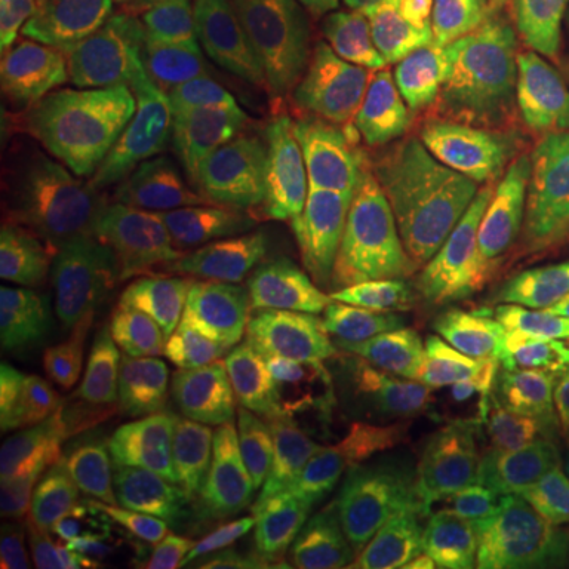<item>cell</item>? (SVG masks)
<instances>
[{
  "label": "cell",
  "instance_id": "12",
  "mask_svg": "<svg viewBox=\"0 0 569 569\" xmlns=\"http://www.w3.org/2000/svg\"><path fill=\"white\" fill-rule=\"evenodd\" d=\"M228 399L250 411L301 425H332L370 411L421 406L367 361L336 313H307L282 326L238 365Z\"/></svg>",
  "mask_w": 569,
  "mask_h": 569
},
{
  "label": "cell",
  "instance_id": "25",
  "mask_svg": "<svg viewBox=\"0 0 569 569\" xmlns=\"http://www.w3.org/2000/svg\"><path fill=\"white\" fill-rule=\"evenodd\" d=\"M387 569H468V567H456V563H437V560H402V563H392L389 560Z\"/></svg>",
  "mask_w": 569,
  "mask_h": 569
},
{
  "label": "cell",
  "instance_id": "1",
  "mask_svg": "<svg viewBox=\"0 0 569 569\" xmlns=\"http://www.w3.org/2000/svg\"><path fill=\"white\" fill-rule=\"evenodd\" d=\"M70 291L36 295L7 342L17 447L73 468L104 500L142 478L190 468L212 406L181 365Z\"/></svg>",
  "mask_w": 569,
  "mask_h": 569
},
{
  "label": "cell",
  "instance_id": "23",
  "mask_svg": "<svg viewBox=\"0 0 569 569\" xmlns=\"http://www.w3.org/2000/svg\"><path fill=\"white\" fill-rule=\"evenodd\" d=\"M387 563L377 553H284L260 569H387Z\"/></svg>",
  "mask_w": 569,
  "mask_h": 569
},
{
  "label": "cell",
  "instance_id": "13",
  "mask_svg": "<svg viewBox=\"0 0 569 569\" xmlns=\"http://www.w3.org/2000/svg\"><path fill=\"white\" fill-rule=\"evenodd\" d=\"M531 152L535 181L569 190V0H462Z\"/></svg>",
  "mask_w": 569,
  "mask_h": 569
},
{
  "label": "cell",
  "instance_id": "19",
  "mask_svg": "<svg viewBox=\"0 0 569 569\" xmlns=\"http://www.w3.org/2000/svg\"><path fill=\"white\" fill-rule=\"evenodd\" d=\"M531 291L535 346L526 415L538 437L569 443V231H557L538 247Z\"/></svg>",
  "mask_w": 569,
  "mask_h": 569
},
{
  "label": "cell",
  "instance_id": "15",
  "mask_svg": "<svg viewBox=\"0 0 569 569\" xmlns=\"http://www.w3.org/2000/svg\"><path fill=\"white\" fill-rule=\"evenodd\" d=\"M238 526L219 490L190 468L127 488L104 522V569H231Z\"/></svg>",
  "mask_w": 569,
  "mask_h": 569
},
{
  "label": "cell",
  "instance_id": "20",
  "mask_svg": "<svg viewBox=\"0 0 569 569\" xmlns=\"http://www.w3.org/2000/svg\"><path fill=\"white\" fill-rule=\"evenodd\" d=\"M346 224L406 212H468V193L415 149L396 152L348 174L336 187Z\"/></svg>",
  "mask_w": 569,
  "mask_h": 569
},
{
  "label": "cell",
  "instance_id": "10",
  "mask_svg": "<svg viewBox=\"0 0 569 569\" xmlns=\"http://www.w3.org/2000/svg\"><path fill=\"white\" fill-rule=\"evenodd\" d=\"M535 471L526 462L433 478L389 503L326 531L348 548L383 550L456 567L485 563L535 507Z\"/></svg>",
  "mask_w": 569,
  "mask_h": 569
},
{
  "label": "cell",
  "instance_id": "5",
  "mask_svg": "<svg viewBox=\"0 0 569 569\" xmlns=\"http://www.w3.org/2000/svg\"><path fill=\"white\" fill-rule=\"evenodd\" d=\"M190 471L228 500L241 563L367 512L361 497L348 490L320 427L234 402L209 411Z\"/></svg>",
  "mask_w": 569,
  "mask_h": 569
},
{
  "label": "cell",
  "instance_id": "22",
  "mask_svg": "<svg viewBox=\"0 0 569 569\" xmlns=\"http://www.w3.org/2000/svg\"><path fill=\"white\" fill-rule=\"evenodd\" d=\"M493 569H569V516L522 529L500 550Z\"/></svg>",
  "mask_w": 569,
  "mask_h": 569
},
{
  "label": "cell",
  "instance_id": "18",
  "mask_svg": "<svg viewBox=\"0 0 569 569\" xmlns=\"http://www.w3.org/2000/svg\"><path fill=\"white\" fill-rule=\"evenodd\" d=\"M282 44L301 77L399 99L383 0H320L284 22Z\"/></svg>",
  "mask_w": 569,
  "mask_h": 569
},
{
  "label": "cell",
  "instance_id": "27",
  "mask_svg": "<svg viewBox=\"0 0 569 569\" xmlns=\"http://www.w3.org/2000/svg\"><path fill=\"white\" fill-rule=\"evenodd\" d=\"M89 3H92V0H73V7H77V10H82V7H89Z\"/></svg>",
  "mask_w": 569,
  "mask_h": 569
},
{
  "label": "cell",
  "instance_id": "16",
  "mask_svg": "<svg viewBox=\"0 0 569 569\" xmlns=\"http://www.w3.org/2000/svg\"><path fill=\"white\" fill-rule=\"evenodd\" d=\"M111 500L54 456L13 447L0 462V553L36 569H77L92 553Z\"/></svg>",
  "mask_w": 569,
  "mask_h": 569
},
{
  "label": "cell",
  "instance_id": "7",
  "mask_svg": "<svg viewBox=\"0 0 569 569\" xmlns=\"http://www.w3.org/2000/svg\"><path fill=\"white\" fill-rule=\"evenodd\" d=\"M387 20L396 82L411 108L488 162L535 178L529 140L462 0H389Z\"/></svg>",
  "mask_w": 569,
  "mask_h": 569
},
{
  "label": "cell",
  "instance_id": "21",
  "mask_svg": "<svg viewBox=\"0 0 569 569\" xmlns=\"http://www.w3.org/2000/svg\"><path fill=\"white\" fill-rule=\"evenodd\" d=\"M73 0H0V96L13 104L73 22Z\"/></svg>",
  "mask_w": 569,
  "mask_h": 569
},
{
  "label": "cell",
  "instance_id": "4",
  "mask_svg": "<svg viewBox=\"0 0 569 569\" xmlns=\"http://www.w3.org/2000/svg\"><path fill=\"white\" fill-rule=\"evenodd\" d=\"M272 222L244 269L181 351L193 380L247 361L282 326L307 317L332 295L346 253V219L336 187L317 178L295 146L263 168Z\"/></svg>",
  "mask_w": 569,
  "mask_h": 569
},
{
  "label": "cell",
  "instance_id": "11",
  "mask_svg": "<svg viewBox=\"0 0 569 569\" xmlns=\"http://www.w3.org/2000/svg\"><path fill=\"white\" fill-rule=\"evenodd\" d=\"M228 0H92L44 54V70L133 104L224 32Z\"/></svg>",
  "mask_w": 569,
  "mask_h": 569
},
{
  "label": "cell",
  "instance_id": "3",
  "mask_svg": "<svg viewBox=\"0 0 569 569\" xmlns=\"http://www.w3.org/2000/svg\"><path fill=\"white\" fill-rule=\"evenodd\" d=\"M291 58L260 26H231L181 73L130 104L140 162L156 174L263 168L291 146Z\"/></svg>",
  "mask_w": 569,
  "mask_h": 569
},
{
  "label": "cell",
  "instance_id": "14",
  "mask_svg": "<svg viewBox=\"0 0 569 569\" xmlns=\"http://www.w3.org/2000/svg\"><path fill=\"white\" fill-rule=\"evenodd\" d=\"M355 497H383L433 478L490 468L509 440L481 418L440 408L370 411L348 421L317 425Z\"/></svg>",
  "mask_w": 569,
  "mask_h": 569
},
{
  "label": "cell",
  "instance_id": "6",
  "mask_svg": "<svg viewBox=\"0 0 569 569\" xmlns=\"http://www.w3.org/2000/svg\"><path fill=\"white\" fill-rule=\"evenodd\" d=\"M531 346L535 291L471 272L406 326L392 373L421 406L490 421L529 406Z\"/></svg>",
  "mask_w": 569,
  "mask_h": 569
},
{
  "label": "cell",
  "instance_id": "2",
  "mask_svg": "<svg viewBox=\"0 0 569 569\" xmlns=\"http://www.w3.org/2000/svg\"><path fill=\"white\" fill-rule=\"evenodd\" d=\"M272 222L257 168L96 187L58 216L51 253L92 301L159 355L190 346Z\"/></svg>",
  "mask_w": 569,
  "mask_h": 569
},
{
  "label": "cell",
  "instance_id": "26",
  "mask_svg": "<svg viewBox=\"0 0 569 569\" xmlns=\"http://www.w3.org/2000/svg\"><path fill=\"white\" fill-rule=\"evenodd\" d=\"M231 3H241V7H266V0H231Z\"/></svg>",
  "mask_w": 569,
  "mask_h": 569
},
{
  "label": "cell",
  "instance_id": "8",
  "mask_svg": "<svg viewBox=\"0 0 569 569\" xmlns=\"http://www.w3.org/2000/svg\"><path fill=\"white\" fill-rule=\"evenodd\" d=\"M490 244L493 228L478 209L346 224V298L387 373L396 370L406 326L449 284L471 276Z\"/></svg>",
  "mask_w": 569,
  "mask_h": 569
},
{
  "label": "cell",
  "instance_id": "9",
  "mask_svg": "<svg viewBox=\"0 0 569 569\" xmlns=\"http://www.w3.org/2000/svg\"><path fill=\"white\" fill-rule=\"evenodd\" d=\"M130 104L86 86L39 82L7 104L0 171L13 200L36 216H63L104 178L137 162Z\"/></svg>",
  "mask_w": 569,
  "mask_h": 569
},
{
  "label": "cell",
  "instance_id": "24",
  "mask_svg": "<svg viewBox=\"0 0 569 569\" xmlns=\"http://www.w3.org/2000/svg\"><path fill=\"white\" fill-rule=\"evenodd\" d=\"M320 0H266V13L276 20H295L298 13H305L310 7H317Z\"/></svg>",
  "mask_w": 569,
  "mask_h": 569
},
{
  "label": "cell",
  "instance_id": "17",
  "mask_svg": "<svg viewBox=\"0 0 569 569\" xmlns=\"http://www.w3.org/2000/svg\"><path fill=\"white\" fill-rule=\"evenodd\" d=\"M284 123L301 162L329 187H339L348 174L387 156L415 149L402 99L317 82L295 73V67Z\"/></svg>",
  "mask_w": 569,
  "mask_h": 569
}]
</instances>
